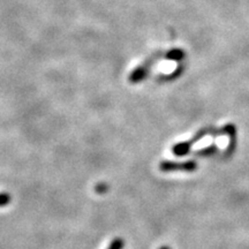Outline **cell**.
<instances>
[{"label": "cell", "mask_w": 249, "mask_h": 249, "mask_svg": "<svg viewBox=\"0 0 249 249\" xmlns=\"http://www.w3.org/2000/svg\"><path fill=\"white\" fill-rule=\"evenodd\" d=\"M197 169V164L194 160L183 161V163H176V161H161L160 170L161 172H173V171H185V172H193Z\"/></svg>", "instance_id": "cell-1"}, {"label": "cell", "mask_w": 249, "mask_h": 249, "mask_svg": "<svg viewBox=\"0 0 249 249\" xmlns=\"http://www.w3.org/2000/svg\"><path fill=\"white\" fill-rule=\"evenodd\" d=\"M124 246V242L123 239L117 238L111 242L107 249H123Z\"/></svg>", "instance_id": "cell-2"}, {"label": "cell", "mask_w": 249, "mask_h": 249, "mask_svg": "<svg viewBox=\"0 0 249 249\" xmlns=\"http://www.w3.org/2000/svg\"><path fill=\"white\" fill-rule=\"evenodd\" d=\"M217 151L216 149V145H210V147H208L207 149H204V150H201L198 152H196V155L197 156H210L214 154V152Z\"/></svg>", "instance_id": "cell-3"}, {"label": "cell", "mask_w": 249, "mask_h": 249, "mask_svg": "<svg viewBox=\"0 0 249 249\" xmlns=\"http://www.w3.org/2000/svg\"><path fill=\"white\" fill-rule=\"evenodd\" d=\"M11 201V195L7 193H1L0 194V207H4V205L8 204V202Z\"/></svg>", "instance_id": "cell-4"}, {"label": "cell", "mask_w": 249, "mask_h": 249, "mask_svg": "<svg viewBox=\"0 0 249 249\" xmlns=\"http://www.w3.org/2000/svg\"><path fill=\"white\" fill-rule=\"evenodd\" d=\"M160 249H170V248L166 247V246H163V247H160Z\"/></svg>", "instance_id": "cell-5"}]
</instances>
